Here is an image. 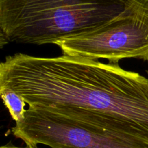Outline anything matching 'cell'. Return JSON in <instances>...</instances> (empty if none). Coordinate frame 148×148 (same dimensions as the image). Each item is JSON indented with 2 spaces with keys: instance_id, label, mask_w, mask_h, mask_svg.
<instances>
[{
  "instance_id": "cell-1",
  "label": "cell",
  "mask_w": 148,
  "mask_h": 148,
  "mask_svg": "<svg viewBox=\"0 0 148 148\" xmlns=\"http://www.w3.org/2000/svg\"><path fill=\"white\" fill-rule=\"evenodd\" d=\"M0 88L29 107H69L111 117L148 135V78L118 63L17 53L0 64Z\"/></svg>"
},
{
  "instance_id": "cell-2",
  "label": "cell",
  "mask_w": 148,
  "mask_h": 148,
  "mask_svg": "<svg viewBox=\"0 0 148 148\" xmlns=\"http://www.w3.org/2000/svg\"><path fill=\"white\" fill-rule=\"evenodd\" d=\"M127 0H0V46H40L112 20Z\"/></svg>"
},
{
  "instance_id": "cell-3",
  "label": "cell",
  "mask_w": 148,
  "mask_h": 148,
  "mask_svg": "<svg viewBox=\"0 0 148 148\" xmlns=\"http://www.w3.org/2000/svg\"><path fill=\"white\" fill-rule=\"evenodd\" d=\"M11 133L29 147L148 148V135L134 126L69 107H29Z\"/></svg>"
},
{
  "instance_id": "cell-4",
  "label": "cell",
  "mask_w": 148,
  "mask_h": 148,
  "mask_svg": "<svg viewBox=\"0 0 148 148\" xmlns=\"http://www.w3.org/2000/svg\"><path fill=\"white\" fill-rule=\"evenodd\" d=\"M54 44L67 56L110 63L124 59L148 61V0H127L123 11L112 20Z\"/></svg>"
},
{
  "instance_id": "cell-5",
  "label": "cell",
  "mask_w": 148,
  "mask_h": 148,
  "mask_svg": "<svg viewBox=\"0 0 148 148\" xmlns=\"http://www.w3.org/2000/svg\"><path fill=\"white\" fill-rule=\"evenodd\" d=\"M0 95L4 106L8 109L12 119L19 123L24 119L26 111V102L21 95L7 88H0Z\"/></svg>"
},
{
  "instance_id": "cell-6",
  "label": "cell",
  "mask_w": 148,
  "mask_h": 148,
  "mask_svg": "<svg viewBox=\"0 0 148 148\" xmlns=\"http://www.w3.org/2000/svg\"><path fill=\"white\" fill-rule=\"evenodd\" d=\"M1 148H38V147H17V146L12 145H5L1 146Z\"/></svg>"
},
{
  "instance_id": "cell-7",
  "label": "cell",
  "mask_w": 148,
  "mask_h": 148,
  "mask_svg": "<svg viewBox=\"0 0 148 148\" xmlns=\"http://www.w3.org/2000/svg\"><path fill=\"white\" fill-rule=\"evenodd\" d=\"M146 72H147V75H148V70L146 71Z\"/></svg>"
}]
</instances>
